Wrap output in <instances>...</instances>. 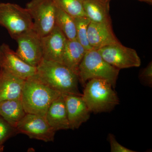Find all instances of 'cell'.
<instances>
[{"label":"cell","mask_w":152,"mask_h":152,"mask_svg":"<svg viewBox=\"0 0 152 152\" xmlns=\"http://www.w3.org/2000/svg\"><path fill=\"white\" fill-rule=\"evenodd\" d=\"M97 51L107 62L120 70L138 67L141 64L140 58L135 50L124 46L120 42L106 46Z\"/></svg>","instance_id":"obj_7"},{"label":"cell","mask_w":152,"mask_h":152,"mask_svg":"<svg viewBox=\"0 0 152 152\" xmlns=\"http://www.w3.org/2000/svg\"><path fill=\"white\" fill-rule=\"evenodd\" d=\"M84 88L82 96L91 113L110 112L120 103L113 85L106 80L91 79Z\"/></svg>","instance_id":"obj_3"},{"label":"cell","mask_w":152,"mask_h":152,"mask_svg":"<svg viewBox=\"0 0 152 152\" xmlns=\"http://www.w3.org/2000/svg\"><path fill=\"white\" fill-rule=\"evenodd\" d=\"M26 8L32 18L33 29L39 35L44 37L51 31L56 26L54 0H31Z\"/></svg>","instance_id":"obj_6"},{"label":"cell","mask_w":152,"mask_h":152,"mask_svg":"<svg viewBox=\"0 0 152 152\" xmlns=\"http://www.w3.org/2000/svg\"><path fill=\"white\" fill-rule=\"evenodd\" d=\"M67 39L56 26L44 37H41L43 59L62 63Z\"/></svg>","instance_id":"obj_11"},{"label":"cell","mask_w":152,"mask_h":152,"mask_svg":"<svg viewBox=\"0 0 152 152\" xmlns=\"http://www.w3.org/2000/svg\"><path fill=\"white\" fill-rule=\"evenodd\" d=\"M25 80L0 69V102L21 99Z\"/></svg>","instance_id":"obj_15"},{"label":"cell","mask_w":152,"mask_h":152,"mask_svg":"<svg viewBox=\"0 0 152 152\" xmlns=\"http://www.w3.org/2000/svg\"><path fill=\"white\" fill-rule=\"evenodd\" d=\"M59 8L74 18L86 16L82 0H54Z\"/></svg>","instance_id":"obj_20"},{"label":"cell","mask_w":152,"mask_h":152,"mask_svg":"<svg viewBox=\"0 0 152 152\" xmlns=\"http://www.w3.org/2000/svg\"><path fill=\"white\" fill-rule=\"evenodd\" d=\"M61 94L36 74L25 80L21 99L26 113L45 117L50 105Z\"/></svg>","instance_id":"obj_1"},{"label":"cell","mask_w":152,"mask_h":152,"mask_svg":"<svg viewBox=\"0 0 152 152\" xmlns=\"http://www.w3.org/2000/svg\"><path fill=\"white\" fill-rule=\"evenodd\" d=\"M120 69L109 64L97 50L87 51L78 68L79 82L84 87L92 79H101L110 82L115 87Z\"/></svg>","instance_id":"obj_4"},{"label":"cell","mask_w":152,"mask_h":152,"mask_svg":"<svg viewBox=\"0 0 152 152\" xmlns=\"http://www.w3.org/2000/svg\"><path fill=\"white\" fill-rule=\"evenodd\" d=\"M46 119L56 132L69 129V124L64 98L60 95L49 107L45 115Z\"/></svg>","instance_id":"obj_14"},{"label":"cell","mask_w":152,"mask_h":152,"mask_svg":"<svg viewBox=\"0 0 152 152\" xmlns=\"http://www.w3.org/2000/svg\"><path fill=\"white\" fill-rule=\"evenodd\" d=\"M36 74L53 89L64 94L82 96L77 75L62 63L42 59Z\"/></svg>","instance_id":"obj_2"},{"label":"cell","mask_w":152,"mask_h":152,"mask_svg":"<svg viewBox=\"0 0 152 152\" xmlns=\"http://www.w3.org/2000/svg\"><path fill=\"white\" fill-rule=\"evenodd\" d=\"M111 0H82L86 16L91 21L112 23L110 14Z\"/></svg>","instance_id":"obj_16"},{"label":"cell","mask_w":152,"mask_h":152,"mask_svg":"<svg viewBox=\"0 0 152 152\" xmlns=\"http://www.w3.org/2000/svg\"><path fill=\"white\" fill-rule=\"evenodd\" d=\"M17 134L18 133L16 128L0 116V148H4L5 142Z\"/></svg>","instance_id":"obj_22"},{"label":"cell","mask_w":152,"mask_h":152,"mask_svg":"<svg viewBox=\"0 0 152 152\" xmlns=\"http://www.w3.org/2000/svg\"><path fill=\"white\" fill-rule=\"evenodd\" d=\"M86 51L84 47L77 39H67L63 55L62 63L77 75L79 66Z\"/></svg>","instance_id":"obj_17"},{"label":"cell","mask_w":152,"mask_h":152,"mask_svg":"<svg viewBox=\"0 0 152 152\" xmlns=\"http://www.w3.org/2000/svg\"><path fill=\"white\" fill-rule=\"evenodd\" d=\"M65 102L70 129H79L89 119L91 112L82 96L63 94Z\"/></svg>","instance_id":"obj_12"},{"label":"cell","mask_w":152,"mask_h":152,"mask_svg":"<svg viewBox=\"0 0 152 152\" xmlns=\"http://www.w3.org/2000/svg\"><path fill=\"white\" fill-rule=\"evenodd\" d=\"M139 79L145 86H152V63H149L145 68L142 70L139 75Z\"/></svg>","instance_id":"obj_23"},{"label":"cell","mask_w":152,"mask_h":152,"mask_svg":"<svg viewBox=\"0 0 152 152\" xmlns=\"http://www.w3.org/2000/svg\"><path fill=\"white\" fill-rule=\"evenodd\" d=\"M0 69L24 80L37 73V67L25 62L6 43L0 45Z\"/></svg>","instance_id":"obj_10"},{"label":"cell","mask_w":152,"mask_h":152,"mask_svg":"<svg viewBox=\"0 0 152 152\" xmlns=\"http://www.w3.org/2000/svg\"><path fill=\"white\" fill-rule=\"evenodd\" d=\"M108 140L110 145V151L111 152H136V151L129 149L128 148L123 146L118 141L113 134L108 135Z\"/></svg>","instance_id":"obj_24"},{"label":"cell","mask_w":152,"mask_h":152,"mask_svg":"<svg viewBox=\"0 0 152 152\" xmlns=\"http://www.w3.org/2000/svg\"><path fill=\"white\" fill-rule=\"evenodd\" d=\"M75 22L77 38L87 51L92 50L88 37V28L91 20L86 17L74 18Z\"/></svg>","instance_id":"obj_21"},{"label":"cell","mask_w":152,"mask_h":152,"mask_svg":"<svg viewBox=\"0 0 152 152\" xmlns=\"http://www.w3.org/2000/svg\"><path fill=\"white\" fill-rule=\"evenodd\" d=\"M0 26L5 28L11 37L33 29L34 23L26 8L10 3H0Z\"/></svg>","instance_id":"obj_5"},{"label":"cell","mask_w":152,"mask_h":152,"mask_svg":"<svg viewBox=\"0 0 152 152\" xmlns=\"http://www.w3.org/2000/svg\"><path fill=\"white\" fill-rule=\"evenodd\" d=\"M140 1L145 2L148 3V4H152V0H139Z\"/></svg>","instance_id":"obj_25"},{"label":"cell","mask_w":152,"mask_h":152,"mask_svg":"<svg viewBox=\"0 0 152 152\" xmlns=\"http://www.w3.org/2000/svg\"><path fill=\"white\" fill-rule=\"evenodd\" d=\"M88 37L92 49L97 50L120 42L114 34L112 23L91 21L88 26Z\"/></svg>","instance_id":"obj_13"},{"label":"cell","mask_w":152,"mask_h":152,"mask_svg":"<svg viewBox=\"0 0 152 152\" xmlns=\"http://www.w3.org/2000/svg\"><path fill=\"white\" fill-rule=\"evenodd\" d=\"M26 114L21 99L0 102V116L14 127Z\"/></svg>","instance_id":"obj_18"},{"label":"cell","mask_w":152,"mask_h":152,"mask_svg":"<svg viewBox=\"0 0 152 152\" xmlns=\"http://www.w3.org/2000/svg\"><path fill=\"white\" fill-rule=\"evenodd\" d=\"M56 25L62 32L67 39H76L77 31L75 18L57 6Z\"/></svg>","instance_id":"obj_19"},{"label":"cell","mask_w":152,"mask_h":152,"mask_svg":"<svg viewBox=\"0 0 152 152\" xmlns=\"http://www.w3.org/2000/svg\"><path fill=\"white\" fill-rule=\"evenodd\" d=\"M18 44L16 52L25 62L37 67L43 59L41 37L34 29L15 39Z\"/></svg>","instance_id":"obj_9"},{"label":"cell","mask_w":152,"mask_h":152,"mask_svg":"<svg viewBox=\"0 0 152 152\" xmlns=\"http://www.w3.org/2000/svg\"><path fill=\"white\" fill-rule=\"evenodd\" d=\"M4 148H0V152H2L4 151Z\"/></svg>","instance_id":"obj_26"},{"label":"cell","mask_w":152,"mask_h":152,"mask_svg":"<svg viewBox=\"0 0 152 152\" xmlns=\"http://www.w3.org/2000/svg\"><path fill=\"white\" fill-rule=\"evenodd\" d=\"M16 129L18 134H23L30 139L46 142L53 141L56 133L45 117L33 114H26L18 123Z\"/></svg>","instance_id":"obj_8"}]
</instances>
